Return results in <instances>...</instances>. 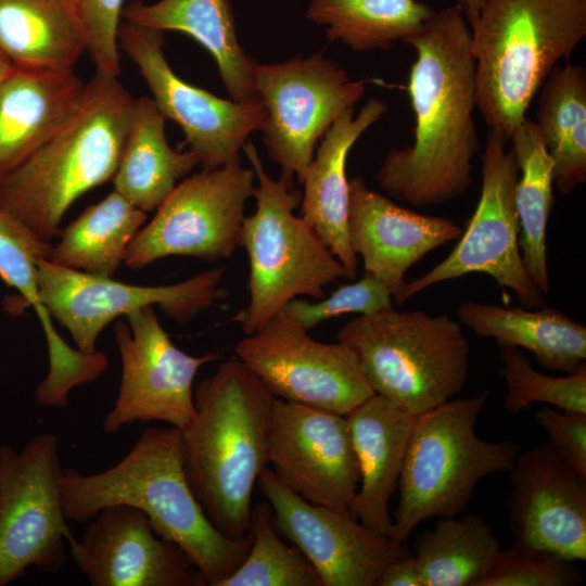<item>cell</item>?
<instances>
[{
	"instance_id": "cell-1",
	"label": "cell",
	"mask_w": 586,
	"mask_h": 586,
	"mask_svg": "<svg viewBox=\"0 0 586 586\" xmlns=\"http://www.w3.org/2000/svg\"><path fill=\"white\" fill-rule=\"evenodd\" d=\"M406 43L416 53L407 85L413 141L388 151L375 181L391 198L423 208L462 195L472 182L480 152L475 63L457 5L434 11Z\"/></svg>"
},
{
	"instance_id": "cell-2",
	"label": "cell",
	"mask_w": 586,
	"mask_h": 586,
	"mask_svg": "<svg viewBox=\"0 0 586 586\" xmlns=\"http://www.w3.org/2000/svg\"><path fill=\"white\" fill-rule=\"evenodd\" d=\"M60 484L67 521L86 523L109 506L136 507L160 536L183 549L209 586H220L252 544L250 534L225 536L204 513L188 483L175 426L148 428L115 466L92 474L65 469Z\"/></svg>"
},
{
	"instance_id": "cell-3",
	"label": "cell",
	"mask_w": 586,
	"mask_h": 586,
	"mask_svg": "<svg viewBox=\"0 0 586 586\" xmlns=\"http://www.w3.org/2000/svg\"><path fill=\"white\" fill-rule=\"evenodd\" d=\"M275 400L239 359L227 360L198 384L195 415L180 430L188 483L227 537L249 534L253 491L268 464Z\"/></svg>"
},
{
	"instance_id": "cell-4",
	"label": "cell",
	"mask_w": 586,
	"mask_h": 586,
	"mask_svg": "<svg viewBox=\"0 0 586 586\" xmlns=\"http://www.w3.org/2000/svg\"><path fill=\"white\" fill-rule=\"evenodd\" d=\"M133 101L117 77L95 72L75 117L0 178V208L51 242L71 205L113 179Z\"/></svg>"
},
{
	"instance_id": "cell-5",
	"label": "cell",
	"mask_w": 586,
	"mask_h": 586,
	"mask_svg": "<svg viewBox=\"0 0 586 586\" xmlns=\"http://www.w3.org/2000/svg\"><path fill=\"white\" fill-rule=\"evenodd\" d=\"M470 29L476 109L509 139L549 73L586 37V0H485Z\"/></svg>"
},
{
	"instance_id": "cell-6",
	"label": "cell",
	"mask_w": 586,
	"mask_h": 586,
	"mask_svg": "<svg viewBox=\"0 0 586 586\" xmlns=\"http://www.w3.org/2000/svg\"><path fill=\"white\" fill-rule=\"evenodd\" d=\"M487 400V392L451 398L415 417L392 513V540L405 543L429 519L459 514L482 480L511 469L519 445L476 434Z\"/></svg>"
},
{
	"instance_id": "cell-7",
	"label": "cell",
	"mask_w": 586,
	"mask_h": 586,
	"mask_svg": "<svg viewBox=\"0 0 586 586\" xmlns=\"http://www.w3.org/2000/svg\"><path fill=\"white\" fill-rule=\"evenodd\" d=\"M336 340L353 351L374 394L415 417L459 394L469 375V340L447 315L394 308L359 315Z\"/></svg>"
},
{
	"instance_id": "cell-8",
	"label": "cell",
	"mask_w": 586,
	"mask_h": 586,
	"mask_svg": "<svg viewBox=\"0 0 586 586\" xmlns=\"http://www.w3.org/2000/svg\"><path fill=\"white\" fill-rule=\"evenodd\" d=\"M243 151L257 178L253 195L256 207L244 217L240 235V246L249 258V303L232 321L247 335L293 298H322L324 288L346 275L314 229L294 214L301 192L266 171L252 141L245 142Z\"/></svg>"
},
{
	"instance_id": "cell-9",
	"label": "cell",
	"mask_w": 586,
	"mask_h": 586,
	"mask_svg": "<svg viewBox=\"0 0 586 586\" xmlns=\"http://www.w3.org/2000/svg\"><path fill=\"white\" fill-rule=\"evenodd\" d=\"M59 437L34 436L21 451L0 445V586L34 566L54 573L74 538L61 499Z\"/></svg>"
},
{
	"instance_id": "cell-10",
	"label": "cell",
	"mask_w": 586,
	"mask_h": 586,
	"mask_svg": "<svg viewBox=\"0 0 586 586\" xmlns=\"http://www.w3.org/2000/svg\"><path fill=\"white\" fill-rule=\"evenodd\" d=\"M255 87L266 112L265 148L290 184L294 177L303 181L317 141L366 92L364 80H353L322 53L257 64Z\"/></svg>"
},
{
	"instance_id": "cell-11",
	"label": "cell",
	"mask_w": 586,
	"mask_h": 586,
	"mask_svg": "<svg viewBox=\"0 0 586 586\" xmlns=\"http://www.w3.org/2000/svg\"><path fill=\"white\" fill-rule=\"evenodd\" d=\"M509 139L489 129L482 161L481 194L472 217L449 255L420 278L407 282L395 300L411 296L441 282L480 272L517 295L526 308L544 306V297L524 267L519 246L514 189L519 166Z\"/></svg>"
},
{
	"instance_id": "cell-12",
	"label": "cell",
	"mask_w": 586,
	"mask_h": 586,
	"mask_svg": "<svg viewBox=\"0 0 586 586\" xmlns=\"http://www.w3.org/2000/svg\"><path fill=\"white\" fill-rule=\"evenodd\" d=\"M255 174L240 162L202 169L177 184L127 247L124 264L145 268L168 256L207 262L231 257L240 245L245 203Z\"/></svg>"
},
{
	"instance_id": "cell-13",
	"label": "cell",
	"mask_w": 586,
	"mask_h": 586,
	"mask_svg": "<svg viewBox=\"0 0 586 586\" xmlns=\"http://www.w3.org/2000/svg\"><path fill=\"white\" fill-rule=\"evenodd\" d=\"M222 277L224 270L218 268L174 284L138 285L68 269L46 258L37 262L40 302L86 354L97 352L98 337L109 323L144 307L158 306L179 322L194 318L225 297Z\"/></svg>"
},
{
	"instance_id": "cell-14",
	"label": "cell",
	"mask_w": 586,
	"mask_h": 586,
	"mask_svg": "<svg viewBox=\"0 0 586 586\" xmlns=\"http://www.w3.org/2000/svg\"><path fill=\"white\" fill-rule=\"evenodd\" d=\"M308 332L281 311L238 342L237 359L276 398L347 416L374 392L346 344Z\"/></svg>"
},
{
	"instance_id": "cell-15",
	"label": "cell",
	"mask_w": 586,
	"mask_h": 586,
	"mask_svg": "<svg viewBox=\"0 0 586 586\" xmlns=\"http://www.w3.org/2000/svg\"><path fill=\"white\" fill-rule=\"evenodd\" d=\"M118 46L139 68L158 111L181 128L202 169L240 162L250 135L264 127L262 102L225 100L181 79L166 60L163 31L125 22Z\"/></svg>"
},
{
	"instance_id": "cell-16",
	"label": "cell",
	"mask_w": 586,
	"mask_h": 586,
	"mask_svg": "<svg viewBox=\"0 0 586 586\" xmlns=\"http://www.w3.org/2000/svg\"><path fill=\"white\" fill-rule=\"evenodd\" d=\"M114 339L122 379L115 403L103 420V431L113 434L135 422L150 421L184 429L195 415L194 378L202 366L218 356H193L177 347L153 306L116 322Z\"/></svg>"
},
{
	"instance_id": "cell-17",
	"label": "cell",
	"mask_w": 586,
	"mask_h": 586,
	"mask_svg": "<svg viewBox=\"0 0 586 586\" xmlns=\"http://www.w3.org/2000/svg\"><path fill=\"white\" fill-rule=\"evenodd\" d=\"M257 484L276 530L307 558L323 586H374L391 562L410 552L404 543L372 531L352 513L297 496L270 468L260 472Z\"/></svg>"
},
{
	"instance_id": "cell-18",
	"label": "cell",
	"mask_w": 586,
	"mask_h": 586,
	"mask_svg": "<svg viewBox=\"0 0 586 586\" xmlns=\"http://www.w3.org/2000/svg\"><path fill=\"white\" fill-rule=\"evenodd\" d=\"M268 464L303 499L351 513L359 469L346 416L276 398Z\"/></svg>"
},
{
	"instance_id": "cell-19",
	"label": "cell",
	"mask_w": 586,
	"mask_h": 586,
	"mask_svg": "<svg viewBox=\"0 0 586 586\" xmlns=\"http://www.w3.org/2000/svg\"><path fill=\"white\" fill-rule=\"evenodd\" d=\"M69 553L92 586H205L191 559L128 505L103 508Z\"/></svg>"
},
{
	"instance_id": "cell-20",
	"label": "cell",
	"mask_w": 586,
	"mask_h": 586,
	"mask_svg": "<svg viewBox=\"0 0 586 586\" xmlns=\"http://www.w3.org/2000/svg\"><path fill=\"white\" fill-rule=\"evenodd\" d=\"M508 472L507 509L513 543L584 561L586 481L549 442L518 454Z\"/></svg>"
},
{
	"instance_id": "cell-21",
	"label": "cell",
	"mask_w": 586,
	"mask_h": 586,
	"mask_svg": "<svg viewBox=\"0 0 586 586\" xmlns=\"http://www.w3.org/2000/svg\"><path fill=\"white\" fill-rule=\"evenodd\" d=\"M348 239L361 256L365 273L381 280L394 301L406 285L405 275L426 254L457 241L462 228L442 216L415 213L371 190L361 177L348 179Z\"/></svg>"
},
{
	"instance_id": "cell-22",
	"label": "cell",
	"mask_w": 586,
	"mask_h": 586,
	"mask_svg": "<svg viewBox=\"0 0 586 586\" xmlns=\"http://www.w3.org/2000/svg\"><path fill=\"white\" fill-rule=\"evenodd\" d=\"M387 110L383 101L370 99L356 116L354 107L345 111L322 137L302 181L301 216L342 264L347 279H354L358 270V258L348 239L347 156Z\"/></svg>"
},
{
	"instance_id": "cell-23",
	"label": "cell",
	"mask_w": 586,
	"mask_h": 586,
	"mask_svg": "<svg viewBox=\"0 0 586 586\" xmlns=\"http://www.w3.org/2000/svg\"><path fill=\"white\" fill-rule=\"evenodd\" d=\"M85 93L74 69L12 66L0 84V178L62 130Z\"/></svg>"
},
{
	"instance_id": "cell-24",
	"label": "cell",
	"mask_w": 586,
	"mask_h": 586,
	"mask_svg": "<svg viewBox=\"0 0 586 586\" xmlns=\"http://www.w3.org/2000/svg\"><path fill=\"white\" fill-rule=\"evenodd\" d=\"M346 418L359 469L349 512L372 531L390 537L388 504L397 489L415 416L374 394Z\"/></svg>"
},
{
	"instance_id": "cell-25",
	"label": "cell",
	"mask_w": 586,
	"mask_h": 586,
	"mask_svg": "<svg viewBox=\"0 0 586 586\" xmlns=\"http://www.w3.org/2000/svg\"><path fill=\"white\" fill-rule=\"evenodd\" d=\"M126 22L160 31L183 33L215 60L232 101L260 102L255 87L256 63L246 55L237 37L231 7L227 0L135 1L124 8Z\"/></svg>"
},
{
	"instance_id": "cell-26",
	"label": "cell",
	"mask_w": 586,
	"mask_h": 586,
	"mask_svg": "<svg viewBox=\"0 0 586 586\" xmlns=\"http://www.w3.org/2000/svg\"><path fill=\"white\" fill-rule=\"evenodd\" d=\"M457 316L475 335L494 339L499 347L527 349L546 370L568 374L586 359V327L557 308L469 301Z\"/></svg>"
},
{
	"instance_id": "cell-27",
	"label": "cell",
	"mask_w": 586,
	"mask_h": 586,
	"mask_svg": "<svg viewBox=\"0 0 586 586\" xmlns=\"http://www.w3.org/2000/svg\"><path fill=\"white\" fill-rule=\"evenodd\" d=\"M85 52L77 0H0V53L12 66L74 69Z\"/></svg>"
},
{
	"instance_id": "cell-28",
	"label": "cell",
	"mask_w": 586,
	"mask_h": 586,
	"mask_svg": "<svg viewBox=\"0 0 586 586\" xmlns=\"http://www.w3.org/2000/svg\"><path fill=\"white\" fill-rule=\"evenodd\" d=\"M166 117L150 97L135 99L114 191L136 207L155 211L179 181L199 165L191 152L173 149L165 135Z\"/></svg>"
},
{
	"instance_id": "cell-29",
	"label": "cell",
	"mask_w": 586,
	"mask_h": 586,
	"mask_svg": "<svg viewBox=\"0 0 586 586\" xmlns=\"http://www.w3.org/2000/svg\"><path fill=\"white\" fill-rule=\"evenodd\" d=\"M538 93L535 124L552 160L553 184L566 195L586 181V68L556 66Z\"/></svg>"
},
{
	"instance_id": "cell-30",
	"label": "cell",
	"mask_w": 586,
	"mask_h": 586,
	"mask_svg": "<svg viewBox=\"0 0 586 586\" xmlns=\"http://www.w3.org/2000/svg\"><path fill=\"white\" fill-rule=\"evenodd\" d=\"M509 140L519 166L514 205L522 260L534 285L542 294H548L546 238L553 202L552 160L534 120L525 117Z\"/></svg>"
},
{
	"instance_id": "cell-31",
	"label": "cell",
	"mask_w": 586,
	"mask_h": 586,
	"mask_svg": "<svg viewBox=\"0 0 586 586\" xmlns=\"http://www.w3.org/2000/svg\"><path fill=\"white\" fill-rule=\"evenodd\" d=\"M146 218L144 211L113 190L63 230L48 259L68 269L113 278Z\"/></svg>"
},
{
	"instance_id": "cell-32",
	"label": "cell",
	"mask_w": 586,
	"mask_h": 586,
	"mask_svg": "<svg viewBox=\"0 0 586 586\" xmlns=\"http://www.w3.org/2000/svg\"><path fill=\"white\" fill-rule=\"evenodd\" d=\"M491 524L477 514L441 517L415 542L422 586H479L498 552Z\"/></svg>"
},
{
	"instance_id": "cell-33",
	"label": "cell",
	"mask_w": 586,
	"mask_h": 586,
	"mask_svg": "<svg viewBox=\"0 0 586 586\" xmlns=\"http://www.w3.org/2000/svg\"><path fill=\"white\" fill-rule=\"evenodd\" d=\"M434 10L417 0H311L307 17L327 26V38L358 52L407 42Z\"/></svg>"
},
{
	"instance_id": "cell-34",
	"label": "cell",
	"mask_w": 586,
	"mask_h": 586,
	"mask_svg": "<svg viewBox=\"0 0 586 586\" xmlns=\"http://www.w3.org/2000/svg\"><path fill=\"white\" fill-rule=\"evenodd\" d=\"M250 550L220 586H323L322 581L294 545H286L276 530L267 501L251 512Z\"/></svg>"
},
{
	"instance_id": "cell-35",
	"label": "cell",
	"mask_w": 586,
	"mask_h": 586,
	"mask_svg": "<svg viewBox=\"0 0 586 586\" xmlns=\"http://www.w3.org/2000/svg\"><path fill=\"white\" fill-rule=\"evenodd\" d=\"M52 245L0 208V278L14 288L20 305L33 306L46 336L48 354L60 355L68 346L54 328L51 315L39 298L37 262L48 259Z\"/></svg>"
},
{
	"instance_id": "cell-36",
	"label": "cell",
	"mask_w": 586,
	"mask_h": 586,
	"mask_svg": "<svg viewBox=\"0 0 586 586\" xmlns=\"http://www.w3.org/2000/svg\"><path fill=\"white\" fill-rule=\"evenodd\" d=\"M507 394L504 408L519 413L535 403L553 408L586 413V362L565 375L553 377L537 371L528 358L517 347L500 346Z\"/></svg>"
},
{
	"instance_id": "cell-37",
	"label": "cell",
	"mask_w": 586,
	"mask_h": 586,
	"mask_svg": "<svg viewBox=\"0 0 586 586\" xmlns=\"http://www.w3.org/2000/svg\"><path fill=\"white\" fill-rule=\"evenodd\" d=\"M576 562L513 543L500 549L479 586H577L583 583V574Z\"/></svg>"
},
{
	"instance_id": "cell-38",
	"label": "cell",
	"mask_w": 586,
	"mask_h": 586,
	"mask_svg": "<svg viewBox=\"0 0 586 586\" xmlns=\"http://www.w3.org/2000/svg\"><path fill=\"white\" fill-rule=\"evenodd\" d=\"M387 286L372 275L364 273L356 282L340 285L327 298L309 302L293 298L283 313L306 331L345 314L373 315L393 308Z\"/></svg>"
},
{
	"instance_id": "cell-39",
	"label": "cell",
	"mask_w": 586,
	"mask_h": 586,
	"mask_svg": "<svg viewBox=\"0 0 586 586\" xmlns=\"http://www.w3.org/2000/svg\"><path fill=\"white\" fill-rule=\"evenodd\" d=\"M125 0H77L87 37V53L99 73L118 77V29Z\"/></svg>"
},
{
	"instance_id": "cell-40",
	"label": "cell",
	"mask_w": 586,
	"mask_h": 586,
	"mask_svg": "<svg viewBox=\"0 0 586 586\" xmlns=\"http://www.w3.org/2000/svg\"><path fill=\"white\" fill-rule=\"evenodd\" d=\"M537 424L549 436L569 467L586 481V413L543 407L535 415Z\"/></svg>"
},
{
	"instance_id": "cell-41",
	"label": "cell",
	"mask_w": 586,
	"mask_h": 586,
	"mask_svg": "<svg viewBox=\"0 0 586 586\" xmlns=\"http://www.w3.org/2000/svg\"><path fill=\"white\" fill-rule=\"evenodd\" d=\"M377 586H422L421 574L412 553L391 562L381 573Z\"/></svg>"
},
{
	"instance_id": "cell-42",
	"label": "cell",
	"mask_w": 586,
	"mask_h": 586,
	"mask_svg": "<svg viewBox=\"0 0 586 586\" xmlns=\"http://www.w3.org/2000/svg\"><path fill=\"white\" fill-rule=\"evenodd\" d=\"M484 2L485 0H457L456 5L471 26L476 21Z\"/></svg>"
},
{
	"instance_id": "cell-43",
	"label": "cell",
	"mask_w": 586,
	"mask_h": 586,
	"mask_svg": "<svg viewBox=\"0 0 586 586\" xmlns=\"http://www.w3.org/2000/svg\"><path fill=\"white\" fill-rule=\"evenodd\" d=\"M12 68V64L0 53V84L9 74Z\"/></svg>"
}]
</instances>
